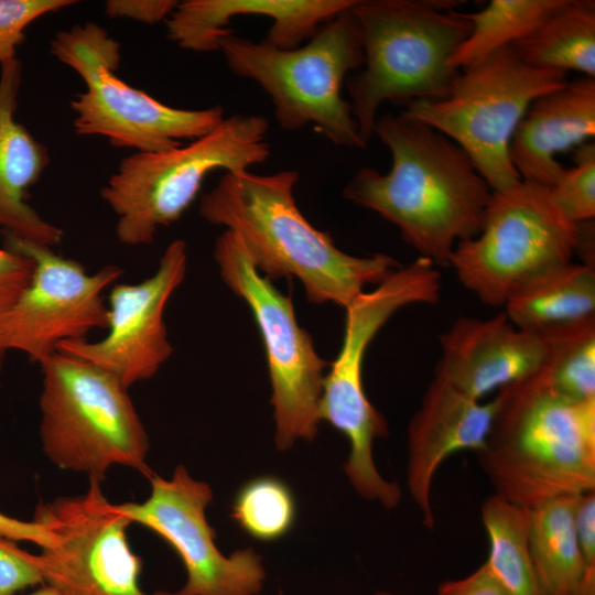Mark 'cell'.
<instances>
[{
  "instance_id": "6da1fadb",
  "label": "cell",
  "mask_w": 595,
  "mask_h": 595,
  "mask_svg": "<svg viewBox=\"0 0 595 595\" xmlns=\"http://www.w3.org/2000/svg\"><path fill=\"white\" fill-rule=\"evenodd\" d=\"M374 134L391 169L360 167L343 197L393 224L419 257L448 268L456 245L482 230L491 188L458 144L420 120L386 113Z\"/></svg>"
},
{
  "instance_id": "7a4b0ae2",
  "label": "cell",
  "mask_w": 595,
  "mask_h": 595,
  "mask_svg": "<svg viewBox=\"0 0 595 595\" xmlns=\"http://www.w3.org/2000/svg\"><path fill=\"white\" fill-rule=\"evenodd\" d=\"M295 170L224 173L201 197L199 215L239 236L257 271L270 281L296 278L314 304L346 307L366 286L401 264L385 253L357 257L315 228L294 198Z\"/></svg>"
},
{
  "instance_id": "3957f363",
  "label": "cell",
  "mask_w": 595,
  "mask_h": 595,
  "mask_svg": "<svg viewBox=\"0 0 595 595\" xmlns=\"http://www.w3.org/2000/svg\"><path fill=\"white\" fill-rule=\"evenodd\" d=\"M480 467L496 495L531 509L595 490V399L558 393L542 369L498 391Z\"/></svg>"
},
{
  "instance_id": "277c9868",
  "label": "cell",
  "mask_w": 595,
  "mask_h": 595,
  "mask_svg": "<svg viewBox=\"0 0 595 595\" xmlns=\"http://www.w3.org/2000/svg\"><path fill=\"white\" fill-rule=\"evenodd\" d=\"M451 0H357L351 11L363 50L361 68L345 80L363 141L374 136L385 101L442 100L459 71L450 60L472 23Z\"/></svg>"
},
{
  "instance_id": "5b68a950",
  "label": "cell",
  "mask_w": 595,
  "mask_h": 595,
  "mask_svg": "<svg viewBox=\"0 0 595 595\" xmlns=\"http://www.w3.org/2000/svg\"><path fill=\"white\" fill-rule=\"evenodd\" d=\"M351 8L295 48H277L264 40L255 42L231 32L221 40L219 51L236 76L253 80L269 96L283 130L313 125L335 145L363 149L367 144L349 101L342 96L346 78L364 64Z\"/></svg>"
},
{
  "instance_id": "8992f818",
  "label": "cell",
  "mask_w": 595,
  "mask_h": 595,
  "mask_svg": "<svg viewBox=\"0 0 595 595\" xmlns=\"http://www.w3.org/2000/svg\"><path fill=\"white\" fill-rule=\"evenodd\" d=\"M268 129L266 117L237 113L177 148L122 159L100 190L117 216L118 239L128 246L150 245L160 228L182 217L208 174L242 173L267 161Z\"/></svg>"
},
{
  "instance_id": "52a82bcc",
  "label": "cell",
  "mask_w": 595,
  "mask_h": 595,
  "mask_svg": "<svg viewBox=\"0 0 595 595\" xmlns=\"http://www.w3.org/2000/svg\"><path fill=\"white\" fill-rule=\"evenodd\" d=\"M40 366V437L48 459L99 482L113 465L150 476L149 437L128 388L105 369L60 350Z\"/></svg>"
},
{
  "instance_id": "ba28073f",
  "label": "cell",
  "mask_w": 595,
  "mask_h": 595,
  "mask_svg": "<svg viewBox=\"0 0 595 595\" xmlns=\"http://www.w3.org/2000/svg\"><path fill=\"white\" fill-rule=\"evenodd\" d=\"M50 52L85 83L71 100L78 136L102 137L136 152H162L204 137L225 118L221 106L174 108L123 82L116 75L120 44L96 23L58 31Z\"/></svg>"
},
{
  "instance_id": "9c48e42d",
  "label": "cell",
  "mask_w": 595,
  "mask_h": 595,
  "mask_svg": "<svg viewBox=\"0 0 595 595\" xmlns=\"http://www.w3.org/2000/svg\"><path fill=\"white\" fill-rule=\"evenodd\" d=\"M566 82V73L530 66L508 45L459 71L446 98L414 100L400 112L453 140L500 191L521 180L509 156L518 123L537 98Z\"/></svg>"
},
{
  "instance_id": "30bf717a",
  "label": "cell",
  "mask_w": 595,
  "mask_h": 595,
  "mask_svg": "<svg viewBox=\"0 0 595 595\" xmlns=\"http://www.w3.org/2000/svg\"><path fill=\"white\" fill-rule=\"evenodd\" d=\"M440 292V271L430 260L418 257L345 307L342 346L324 377L320 420L348 440L349 455L344 470L357 493H374L383 484L374 462L372 446L376 439L388 435L386 419L370 403L364 388L367 349L397 311L413 304H435Z\"/></svg>"
},
{
  "instance_id": "8fae6325",
  "label": "cell",
  "mask_w": 595,
  "mask_h": 595,
  "mask_svg": "<svg viewBox=\"0 0 595 595\" xmlns=\"http://www.w3.org/2000/svg\"><path fill=\"white\" fill-rule=\"evenodd\" d=\"M577 225L554 205L550 188L520 180L493 191L482 230L461 241L450 267L484 304L499 307L537 278L572 261Z\"/></svg>"
},
{
  "instance_id": "7c38bea8",
  "label": "cell",
  "mask_w": 595,
  "mask_h": 595,
  "mask_svg": "<svg viewBox=\"0 0 595 595\" xmlns=\"http://www.w3.org/2000/svg\"><path fill=\"white\" fill-rule=\"evenodd\" d=\"M214 258L225 284L249 306L262 338L277 447L289 450L299 439L312 441L321 422L327 363L299 325L292 299L257 271L237 234L225 230L217 238Z\"/></svg>"
},
{
  "instance_id": "4fadbf2b",
  "label": "cell",
  "mask_w": 595,
  "mask_h": 595,
  "mask_svg": "<svg viewBox=\"0 0 595 595\" xmlns=\"http://www.w3.org/2000/svg\"><path fill=\"white\" fill-rule=\"evenodd\" d=\"M33 520L53 537L40 554L44 580L65 594L178 595L141 588L142 561L127 536L132 521L107 500L99 480L89 479L84 495L39 504Z\"/></svg>"
},
{
  "instance_id": "5bb4252c",
  "label": "cell",
  "mask_w": 595,
  "mask_h": 595,
  "mask_svg": "<svg viewBox=\"0 0 595 595\" xmlns=\"http://www.w3.org/2000/svg\"><path fill=\"white\" fill-rule=\"evenodd\" d=\"M6 247L34 262L32 278L12 306L3 329L4 346L41 364L63 342L86 339L107 328L104 292L122 275L108 264L88 273L76 260L57 255L53 247L6 235Z\"/></svg>"
},
{
  "instance_id": "9a60e30c",
  "label": "cell",
  "mask_w": 595,
  "mask_h": 595,
  "mask_svg": "<svg viewBox=\"0 0 595 595\" xmlns=\"http://www.w3.org/2000/svg\"><path fill=\"white\" fill-rule=\"evenodd\" d=\"M151 493L143 502L119 504L132 522L163 538L181 558L187 580L178 595H256L263 585L262 559L252 549L225 556L205 510L213 491L178 465L170 479L150 476Z\"/></svg>"
},
{
  "instance_id": "2e32d148",
  "label": "cell",
  "mask_w": 595,
  "mask_h": 595,
  "mask_svg": "<svg viewBox=\"0 0 595 595\" xmlns=\"http://www.w3.org/2000/svg\"><path fill=\"white\" fill-rule=\"evenodd\" d=\"M186 268V242L175 239L164 250L151 277L133 284L111 285L107 334L101 339L63 342L57 350L105 369L127 388L152 378L174 350L164 312L184 281Z\"/></svg>"
},
{
  "instance_id": "e0dca14e",
  "label": "cell",
  "mask_w": 595,
  "mask_h": 595,
  "mask_svg": "<svg viewBox=\"0 0 595 595\" xmlns=\"http://www.w3.org/2000/svg\"><path fill=\"white\" fill-rule=\"evenodd\" d=\"M437 378L475 400L522 380L543 365L541 336L516 327L502 311L487 318L458 317L440 336Z\"/></svg>"
},
{
  "instance_id": "ac0fdd59",
  "label": "cell",
  "mask_w": 595,
  "mask_h": 595,
  "mask_svg": "<svg viewBox=\"0 0 595 595\" xmlns=\"http://www.w3.org/2000/svg\"><path fill=\"white\" fill-rule=\"evenodd\" d=\"M495 400L464 396L433 378L408 426L407 486L426 529H433L432 486L436 472L451 455L477 453L486 440Z\"/></svg>"
},
{
  "instance_id": "d6986e66",
  "label": "cell",
  "mask_w": 595,
  "mask_h": 595,
  "mask_svg": "<svg viewBox=\"0 0 595 595\" xmlns=\"http://www.w3.org/2000/svg\"><path fill=\"white\" fill-rule=\"evenodd\" d=\"M357 0H183L165 20L166 36L183 50L219 51L221 40L232 32L230 21L240 15L272 20L264 41L281 50L295 48L329 20Z\"/></svg>"
},
{
  "instance_id": "ffe728a7",
  "label": "cell",
  "mask_w": 595,
  "mask_h": 595,
  "mask_svg": "<svg viewBox=\"0 0 595 595\" xmlns=\"http://www.w3.org/2000/svg\"><path fill=\"white\" fill-rule=\"evenodd\" d=\"M595 134V78L578 77L537 98L518 123L509 156L521 180L551 187L565 167L556 154Z\"/></svg>"
},
{
  "instance_id": "44dd1931",
  "label": "cell",
  "mask_w": 595,
  "mask_h": 595,
  "mask_svg": "<svg viewBox=\"0 0 595 595\" xmlns=\"http://www.w3.org/2000/svg\"><path fill=\"white\" fill-rule=\"evenodd\" d=\"M0 74V231L53 247L63 230L26 203V192L50 162L47 148L15 120L22 66L3 64Z\"/></svg>"
},
{
  "instance_id": "7402d4cb",
  "label": "cell",
  "mask_w": 595,
  "mask_h": 595,
  "mask_svg": "<svg viewBox=\"0 0 595 595\" xmlns=\"http://www.w3.org/2000/svg\"><path fill=\"white\" fill-rule=\"evenodd\" d=\"M502 307L516 327L534 333L595 317V269L571 261L524 285Z\"/></svg>"
},
{
  "instance_id": "603a6c76",
  "label": "cell",
  "mask_w": 595,
  "mask_h": 595,
  "mask_svg": "<svg viewBox=\"0 0 595 595\" xmlns=\"http://www.w3.org/2000/svg\"><path fill=\"white\" fill-rule=\"evenodd\" d=\"M511 46L530 66L595 78L594 0H563Z\"/></svg>"
},
{
  "instance_id": "cb8c5ba5",
  "label": "cell",
  "mask_w": 595,
  "mask_h": 595,
  "mask_svg": "<svg viewBox=\"0 0 595 595\" xmlns=\"http://www.w3.org/2000/svg\"><path fill=\"white\" fill-rule=\"evenodd\" d=\"M576 496L528 509L529 548L542 595H577L583 562L574 521Z\"/></svg>"
},
{
  "instance_id": "d4e9b609",
  "label": "cell",
  "mask_w": 595,
  "mask_h": 595,
  "mask_svg": "<svg viewBox=\"0 0 595 595\" xmlns=\"http://www.w3.org/2000/svg\"><path fill=\"white\" fill-rule=\"evenodd\" d=\"M489 542L485 562L508 595H542L528 539V509L493 494L480 509Z\"/></svg>"
},
{
  "instance_id": "484cf974",
  "label": "cell",
  "mask_w": 595,
  "mask_h": 595,
  "mask_svg": "<svg viewBox=\"0 0 595 595\" xmlns=\"http://www.w3.org/2000/svg\"><path fill=\"white\" fill-rule=\"evenodd\" d=\"M563 0H491L484 9L465 13L472 23L467 39L456 50L450 65L468 68L494 52L511 45L532 31Z\"/></svg>"
},
{
  "instance_id": "4316f807",
  "label": "cell",
  "mask_w": 595,
  "mask_h": 595,
  "mask_svg": "<svg viewBox=\"0 0 595 595\" xmlns=\"http://www.w3.org/2000/svg\"><path fill=\"white\" fill-rule=\"evenodd\" d=\"M538 334L544 347L541 369L551 387L572 400L595 399V317Z\"/></svg>"
},
{
  "instance_id": "83f0119b",
  "label": "cell",
  "mask_w": 595,
  "mask_h": 595,
  "mask_svg": "<svg viewBox=\"0 0 595 595\" xmlns=\"http://www.w3.org/2000/svg\"><path fill=\"white\" fill-rule=\"evenodd\" d=\"M295 500L290 488L273 476L257 477L237 493L231 518L246 533L261 541L284 537L295 521Z\"/></svg>"
},
{
  "instance_id": "f1b7e54d",
  "label": "cell",
  "mask_w": 595,
  "mask_h": 595,
  "mask_svg": "<svg viewBox=\"0 0 595 595\" xmlns=\"http://www.w3.org/2000/svg\"><path fill=\"white\" fill-rule=\"evenodd\" d=\"M575 165L565 169L549 187L551 198L570 223L580 224L595 218V145H578Z\"/></svg>"
},
{
  "instance_id": "f546056e",
  "label": "cell",
  "mask_w": 595,
  "mask_h": 595,
  "mask_svg": "<svg viewBox=\"0 0 595 595\" xmlns=\"http://www.w3.org/2000/svg\"><path fill=\"white\" fill-rule=\"evenodd\" d=\"M77 3L74 0H0V66L17 60L24 30L36 19Z\"/></svg>"
},
{
  "instance_id": "4dcf8cb0",
  "label": "cell",
  "mask_w": 595,
  "mask_h": 595,
  "mask_svg": "<svg viewBox=\"0 0 595 595\" xmlns=\"http://www.w3.org/2000/svg\"><path fill=\"white\" fill-rule=\"evenodd\" d=\"M44 582L40 554H32L0 534V595H15Z\"/></svg>"
},
{
  "instance_id": "1f68e13d",
  "label": "cell",
  "mask_w": 595,
  "mask_h": 595,
  "mask_svg": "<svg viewBox=\"0 0 595 595\" xmlns=\"http://www.w3.org/2000/svg\"><path fill=\"white\" fill-rule=\"evenodd\" d=\"M33 270L32 259L0 247V371L8 354L3 342L4 324L12 306L28 286Z\"/></svg>"
},
{
  "instance_id": "d6a6232c",
  "label": "cell",
  "mask_w": 595,
  "mask_h": 595,
  "mask_svg": "<svg viewBox=\"0 0 595 595\" xmlns=\"http://www.w3.org/2000/svg\"><path fill=\"white\" fill-rule=\"evenodd\" d=\"M574 521L583 562L577 595H595V490L576 496Z\"/></svg>"
},
{
  "instance_id": "836d02e7",
  "label": "cell",
  "mask_w": 595,
  "mask_h": 595,
  "mask_svg": "<svg viewBox=\"0 0 595 595\" xmlns=\"http://www.w3.org/2000/svg\"><path fill=\"white\" fill-rule=\"evenodd\" d=\"M176 0H108L105 14L123 18L145 24L165 22L175 9Z\"/></svg>"
},
{
  "instance_id": "e575fe53",
  "label": "cell",
  "mask_w": 595,
  "mask_h": 595,
  "mask_svg": "<svg viewBox=\"0 0 595 595\" xmlns=\"http://www.w3.org/2000/svg\"><path fill=\"white\" fill-rule=\"evenodd\" d=\"M435 595H508L484 562L469 575L443 582Z\"/></svg>"
},
{
  "instance_id": "d590c367",
  "label": "cell",
  "mask_w": 595,
  "mask_h": 595,
  "mask_svg": "<svg viewBox=\"0 0 595 595\" xmlns=\"http://www.w3.org/2000/svg\"><path fill=\"white\" fill-rule=\"evenodd\" d=\"M0 534L14 541H28L41 549L53 543L51 532L39 522L21 521L0 512Z\"/></svg>"
},
{
  "instance_id": "8d00e7d4",
  "label": "cell",
  "mask_w": 595,
  "mask_h": 595,
  "mask_svg": "<svg viewBox=\"0 0 595 595\" xmlns=\"http://www.w3.org/2000/svg\"><path fill=\"white\" fill-rule=\"evenodd\" d=\"M577 225V238L575 253L581 259L582 264L595 269V224L593 220L583 221Z\"/></svg>"
},
{
  "instance_id": "74e56055",
  "label": "cell",
  "mask_w": 595,
  "mask_h": 595,
  "mask_svg": "<svg viewBox=\"0 0 595 595\" xmlns=\"http://www.w3.org/2000/svg\"><path fill=\"white\" fill-rule=\"evenodd\" d=\"M28 595H67L65 594L64 592H62L60 588L51 585V584H47L46 586L31 593V594H28Z\"/></svg>"
},
{
  "instance_id": "f35d334b",
  "label": "cell",
  "mask_w": 595,
  "mask_h": 595,
  "mask_svg": "<svg viewBox=\"0 0 595 595\" xmlns=\"http://www.w3.org/2000/svg\"><path fill=\"white\" fill-rule=\"evenodd\" d=\"M279 595H282V593L280 592ZM376 595H394V594L385 593V592H379V593H377Z\"/></svg>"
}]
</instances>
